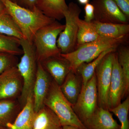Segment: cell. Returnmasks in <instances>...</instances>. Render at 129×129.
Returning a JSON list of instances; mask_svg holds the SVG:
<instances>
[{
    "mask_svg": "<svg viewBox=\"0 0 129 129\" xmlns=\"http://www.w3.org/2000/svg\"><path fill=\"white\" fill-rule=\"evenodd\" d=\"M35 114L32 95L28 97L25 105L14 121L4 128L5 129H32Z\"/></svg>",
    "mask_w": 129,
    "mask_h": 129,
    "instance_id": "9a60e30c",
    "label": "cell"
},
{
    "mask_svg": "<svg viewBox=\"0 0 129 129\" xmlns=\"http://www.w3.org/2000/svg\"><path fill=\"white\" fill-rule=\"evenodd\" d=\"M117 48H111L107 49L103 52L98 57L90 62L84 63L79 66L76 70V73L79 74L82 78V87H84L91 78L94 73L97 67L103 58L109 52L115 51Z\"/></svg>",
    "mask_w": 129,
    "mask_h": 129,
    "instance_id": "7402d4cb",
    "label": "cell"
},
{
    "mask_svg": "<svg viewBox=\"0 0 129 129\" xmlns=\"http://www.w3.org/2000/svg\"><path fill=\"white\" fill-rule=\"evenodd\" d=\"M64 28V25L55 20L36 32L32 43L38 62H41L50 57L61 53L57 41L58 37Z\"/></svg>",
    "mask_w": 129,
    "mask_h": 129,
    "instance_id": "5b68a950",
    "label": "cell"
},
{
    "mask_svg": "<svg viewBox=\"0 0 129 129\" xmlns=\"http://www.w3.org/2000/svg\"><path fill=\"white\" fill-rule=\"evenodd\" d=\"M76 22L78 27V30L76 49L84 44L94 41L101 37L91 22H87L80 19L79 17L76 19Z\"/></svg>",
    "mask_w": 129,
    "mask_h": 129,
    "instance_id": "44dd1931",
    "label": "cell"
},
{
    "mask_svg": "<svg viewBox=\"0 0 129 129\" xmlns=\"http://www.w3.org/2000/svg\"><path fill=\"white\" fill-rule=\"evenodd\" d=\"M81 5H86L89 3V0H77Z\"/></svg>",
    "mask_w": 129,
    "mask_h": 129,
    "instance_id": "d6a6232c",
    "label": "cell"
},
{
    "mask_svg": "<svg viewBox=\"0 0 129 129\" xmlns=\"http://www.w3.org/2000/svg\"><path fill=\"white\" fill-rule=\"evenodd\" d=\"M40 62L53 80L60 86L71 70L69 62L61 55V53Z\"/></svg>",
    "mask_w": 129,
    "mask_h": 129,
    "instance_id": "4fadbf2b",
    "label": "cell"
},
{
    "mask_svg": "<svg viewBox=\"0 0 129 129\" xmlns=\"http://www.w3.org/2000/svg\"><path fill=\"white\" fill-rule=\"evenodd\" d=\"M98 107V95L95 72L85 86L82 87L76 102L72 107L83 123L95 112Z\"/></svg>",
    "mask_w": 129,
    "mask_h": 129,
    "instance_id": "52a82bcc",
    "label": "cell"
},
{
    "mask_svg": "<svg viewBox=\"0 0 129 129\" xmlns=\"http://www.w3.org/2000/svg\"><path fill=\"white\" fill-rule=\"evenodd\" d=\"M44 105L55 114L62 126L72 125L80 129H88L74 112L72 104L63 95L60 86L53 79Z\"/></svg>",
    "mask_w": 129,
    "mask_h": 129,
    "instance_id": "277c9868",
    "label": "cell"
},
{
    "mask_svg": "<svg viewBox=\"0 0 129 129\" xmlns=\"http://www.w3.org/2000/svg\"><path fill=\"white\" fill-rule=\"evenodd\" d=\"M110 111L98 107L92 115L83 123L88 129H120Z\"/></svg>",
    "mask_w": 129,
    "mask_h": 129,
    "instance_id": "5bb4252c",
    "label": "cell"
},
{
    "mask_svg": "<svg viewBox=\"0 0 129 129\" xmlns=\"http://www.w3.org/2000/svg\"><path fill=\"white\" fill-rule=\"evenodd\" d=\"M91 22L101 37L111 39L128 37L129 32V24L103 23L94 20Z\"/></svg>",
    "mask_w": 129,
    "mask_h": 129,
    "instance_id": "e0dca14e",
    "label": "cell"
},
{
    "mask_svg": "<svg viewBox=\"0 0 129 129\" xmlns=\"http://www.w3.org/2000/svg\"><path fill=\"white\" fill-rule=\"evenodd\" d=\"M125 95L124 78L122 69L118 61L117 52L113 62L112 75L108 97L109 110L121 103Z\"/></svg>",
    "mask_w": 129,
    "mask_h": 129,
    "instance_id": "8fae6325",
    "label": "cell"
},
{
    "mask_svg": "<svg viewBox=\"0 0 129 129\" xmlns=\"http://www.w3.org/2000/svg\"><path fill=\"white\" fill-rule=\"evenodd\" d=\"M10 1H11L13 2L16 3V0H10Z\"/></svg>",
    "mask_w": 129,
    "mask_h": 129,
    "instance_id": "836d02e7",
    "label": "cell"
},
{
    "mask_svg": "<svg viewBox=\"0 0 129 129\" xmlns=\"http://www.w3.org/2000/svg\"><path fill=\"white\" fill-rule=\"evenodd\" d=\"M117 52L118 61L122 69L124 78L125 94L129 90V49L128 46L120 45Z\"/></svg>",
    "mask_w": 129,
    "mask_h": 129,
    "instance_id": "d4e9b609",
    "label": "cell"
},
{
    "mask_svg": "<svg viewBox=\"0 0 129 129\" xmlns=\"http://www.w3.org/2000/svg\"><path fill=\"white\" fill-rule=\"evenodd\" d=\"M39 62L37 63L36 78L33 88L34 108L36 112L44 107V102L52 79Z\"/></svg>",
    "mask_w": 129,
    "mask_h": 129,
    "instance_id": "7c38bea8",
    "label": "cell"
},
{
    "mask_svg": "<svg viewBox=\"0 0 129 129\" xmlns=\"http://www.w3.org/2000/svg\"><path fill=\"white\" fill-rule=\"evenodd\" d=\"M122 12L129 19V0H113Z\"/></svg>",
    "mask_w": 129,
    "mask_h": 129,
    "instance_id": "f546056e",
    "label": "cell"
},
{
    "mask_svg": "<svg viewBox=\"0 0 129 129\" xmlns=\"http://www.w3.org/2000/svg\"><path fill=\"white\" fill-rule=\"evenodd\" d=\"M20 44L23 51L21 60L16 65L23 81V88L18 98L22 108L28 97L33 95V88L37 73V61L35 49L33 43L22 38Z\"/></svg>",
    "mask_w": 129,
    "mask_h": 129,
    "instance_id": "3957f363",
    "label": "cell"
},
{
    "mask_svg": "<svg viewBox=\"0 0 129 129\" xmlns=\"http://www.w3.org/2000/svg\"><path fill=\"white\" fill-rule=\"evenodd\" d=\"M18 62L17 56L0 52V75L9 68L16 66Z\"/></svg>",
    "mask_w": 129,
    "mask_h": 129,
    "instance_id": "4316f807",
    "label": "cell"
},
{
    "mask_svg": "<svg viewBox=\"0 0 129 129\" xmlns=\"http://www.w3.org/2000/svg\"><path fill=\"white\" fill-rule=\"evenodd\" d=\"M0 34L19 39L23 38L18 26L7 11L0 13Z\"/></svg>",
    "mask_w": 129,
    "mask_h": 129,
    "instance_id": "603a6c76",
    "label": "cell"
},
{
    "mask_svg": "<svg viewBox=\"0 0 129 129\" xmlns=\"http://www.w3.org/2000/svg\"><path fill=\"white\" fill-rule=\"evenodd\" d=\"M0 129H5V128L4 127H1V126H0Z\"/></svg>",
    "mask_w": 129,
    "mask_h": 129,
    "instance_id": "e575fe53",
    "label": "cell"
},
{
    "mask_svg": "<svg viewBox=\"0 0 129 129\" xmlns=\"http://www.w3.org/2000/svg\"><path fill=\"white\" fill-rule=\"evenodd\" d=\"M7 12L5 5L1 0H0V13Z\"/></svg>",
    "mask_w": 129,
    "mask_h": 129,
    "instance_id": "4dcf8cb0",
    "label": "cell"
},
{
    "mask_svg": "<svg viewBox=\"0 0 129 129\" xmlns=\"http://www.w3.org/2000/svg\"><path fill=\"white\" fill-rule=\"evenodd\" d=\"M60 120L50 109L44 106L36 112L32 129H62Z\"/></svg>",
    "mask_w": 129,
    "mask_h": 129,
    "instance_id": "ac0fdd59",
    "label": "cell"
},
{
    "mask_svg": "<svg viewBox=\"0 0 129 129\" xmlns=\"http://www.w3.org/2000/svg\"><path fill=\"white\" fill-rule=\"evenodd\" d=\"M94 20L103 23L128 24L129 19L113 0H92Z\"/></svg>",
    "mask_w": 129,
    "mask_h": 129,
    "instance_id": "9c48e42d",
    "label": "cell"
},
{
    "mask_svg": "<svg viewBox=\"0 0 129 129\" xmlns=\"http://www.w3.org/2000/svg\"><path fill=\"white\" fill-rule=\"evenodd\" d=\"M85 16L84 21L87 22H90L94 18V8L91 3H88L84 7Z\"/></svg>",
    "mask_w": 129,
    "mask_h": 129,
    "instance_id": "83f0119b",
    "label": "cell"
},
{
    "mask_svg": "<svg viewBox=\"0 0 129 129\" xmlns=\"http://www.w3.org/2000/svg\"><path fill=\"white\" fill-rule=\"evenodd\" d=\"M115 54V51L107 54L98 65L95 72L96 77L98 107L108 110H109V91Z\"/></svg>",
    "mask_w": 129,
    "mask_h": 129,
    "instance_id": "ba28073f",
    "label": "cell"
},
{
    "mask_svg": "<svg viewBox=\"0 0 129 129\" xmlns=\"http://www.w3.org/2000/svg\"><path fill=\"white\" fill-rule=\"evenodd\" d=\"M62 129H80L78 127L75 126H72V125H64L62 126Z\"/></svg>",
    "mask_w": 129,
    "mask_h": 129,
    "instance_id": "1f68e13d",
    "label": "cell"
},
{
    "mask_svg": "<svg viewBox=\"0 0 129 129\" xmlns=\"http://www.w3.org/2000/svg\"><path fill=\"white\" fill-rule=\"evenodd\" d=\"M81 12V9L76 3L72 2L68 5V9L64 14L66 20L64 28L57 41L61 53H70L76 49L78 30L76 19Z\"/></svg>",
    "mask_w": 129,
    "mask_h": 129,
    "instance_id": "8992f818",
    "label": "cell"
},
{
    "mask_svg": "<svg viewBox=\"0 0 129 129\" xmlns=\"http://www.w3.org/2000/svg\"><path fill=\"white\" fill-rule=\"evenodd\" d=\"M127 38L123 37L111 39L100 37L94 41L81 46L72 52L61 53V55L68 61L71 70L76 73L80 64L90 62L107 49L117 48L126 41Z\"/></svg>",
    "mask_w": 129,
    "mask_h": 129,
    "instance_id": "7a4b0ae2",
    "label": "cell"
},
{
    "mask_svg": "<svg viewBox=\"0 0 129 129\" xmlns=\"http://www.w3.org/2000/svg\"><path fill=\"white\" fill-rule=\"evenodd\" d=\"M23 81L16 66L0 75V100L19 98L22 91Z\"/></svg>",
    "mask_w": 129,
    "mask_h": 129,
    "instance_id": "30bf717a",
    "label": "cell"
},
{
    "mask_svg": "<svg viewBox=\"0 0 129 129\" xmlns=\"http://www.w3.org/2000/svg\"><path fill=\"white\" fill-rule=\"evenodd\" d=\"M22 109L17 99L0 100V126L6 127L12 123Z\"/></svg>",
    "mask_w": 129,
    "mask_h": 129,
    "instance_id": "ffe728a7",
    "label": "cell"
},
{
    "mask_svg": "<svg viewBox=\"0 0 129 129\" xmlns=\"http://www.w3.org/2000/svg\"><path fill=\"white\" fill-rule=\"evenodd\" d=\"M129 111V97L123 102L109 111L117 116L120 123V129H129V122L128 114Z\"/></svg>",
    "mask_w": 129,
    "mask_h": 129,
    "instance_id": "484cf974",
    "label": "cell"
},
{
    "mask_svg": "<svg viewBox=\"0 0 129 129\" xmlns=\"http://www.w3.org/2000/svg\"><path fill=\"white\" fill-rule=\"evenodd\" d=\"M1 1L21 30L23 39L30 43L39 29L55 21L46 16L37 7L31 11L10 0Z\"/></svg>",
    "mask_w": 129,
    "mask_h": 129,
    "instance_id": "6da1fadb",
    "label": "cell"
},
{
    "mask_svg": "<svg viewBox=\"0 0 129 129\" xmlns=\"http://www.w3.org/2000/svg\"><path fill=\"white\" fill-rule=\"evenodd\" d=\"M82 85L81 76L78 73L71 70L60 86L63 95L72 106L76 102Z\"/></svg>",
    "mask_w": 129,
    "mask_h": 129,
    "instance_id": "2e32d148",
    "label": "cell"
},
{
    "mask_svg": "<svg viewBox=\"0 0 129 129\" xmlns=\"http://www.w3.org/2000/svg\"><path fill=\"white\" fill-rule=\"evenodd\" d=\"M39 0H16V3L19 6L29 10L33 11L37 7Z\"/></svg>",
    "mask_w": 129,
    "mask_h": 129,
    "instance_id": "f1b7e54d",
    "label": "cell"
},
{
    "mask_svg": "<svg viewBox=\"0 0 129 129\" xmlns=\"http://www.w3.org/2000/svg\"><path fill=\"white\" fill-rule=\"evenodd\" d=\"M37 7L46 16L60 21L64 18L68 5L66 0H39Z\"/></svg>",
    "mask_w": 129,
    "mask_h": 129,
    "instance_id": "d6986e66",
    "label": "cell"
},
{
    "mask_svg": "<svg viewBox=\"0 0 129 129\" xmlns=\"http://www.w3.org/2000/svg\"><path fill=\"white\" fill-rule=\"evenodd\" d=\"M0 52L16 56L22 55L23 51L20 45V39L0 34Z\"/></svg>",
    "mask_w": 129,
    "mask_h": 129,
    "instance_id": "cb8c5ba5",
    "label": "cell"
}]
</instances>
